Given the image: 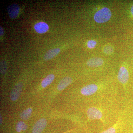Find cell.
<instances>
[{
	"mask_svg": "<svg viewBox=\"0 0 133 133\" xmlns=\"http://www.w3.org/2000/svg\"><path fill=\"white\" fill-rule=\"evenodd\" d=\"M34 29L37 33L43 34L47 32L49 29V26L44 22L37 23L34 26Z\"/></svg>",
	"mask_w": 133,
	"mask_h": 133,
	"instance_id": "obj_9",
	"label": "cell"
},
{
	"mask_svg": "<svg viewBox=\"0 0 133 133\" xmlns=\"http://www.w3.org/2000/svg\"><path fill=\"white\" fill-rule=\"evenodd\" d=\"M55 78V76L54 74H50L48 75L42 81L41 83L42 87L43 88H46L52 83Z\"/></svg>",
	"mask_w": 133,
	"mask_h": 133,
	"instance_id": "obj_11",
	"label": "cell"
},
{
	"mask_svg": "<svg viewBox=\"0 0 133 133\" xmlns=\"http://www.w3.org/2000/svg\"><path fill=\"white\" fill-rule=\"evenodd\" d=\"M73 79L71 77L67 76L62 79L57 86V89L59 91H62L72 83Z\"/></svg>",
	"mask_w": 133,
	"mask_h": 133,
	"instance_id": "obj_8",
	"label": "cell"
},
{
	"mask_svg": "<svg viewBox=\"0 0 133 133\" xmlns=\"http://www.w3.org/2000/svg\"><path fill=\"white\" fill-rule=\"evenodd\" d=\"M125 100L121 97L107 99L86 105L87 121H100L104 126L111 127L124 109Z\"/></svg>",
	"mask_w": 133,
	"mask_h": 133,
	"instance_id": "obj_1",
	"label": "cell"
},
{
	"mask_svg": "<svg viewBox=\"0 0 133 133\" xmlns=\"http://www.w3.org/2000/svg\"><path fill=\"white\" fill-rule=\"evenodd\" d=\"M132 127H133V124H132Z\"/></svg>",
	"mask_w": 133,
	"mask_h": 133,
	"instance_id": "obj_20",
	"label": "cell"
},
{
	"mask_svg": "<svg viewBox=\"0 0 133 133\" xmlns=\"http://www.w3.org/2000/svg\"><path fill=\"white\" fill-rule=\"evenodd\" d=\"M0 119H1V122H0V123H1V125L2 124V117L1 115V117H0Z\"/></svg>",
	"mask_w": 133,
	"mask_h": 133,
	"instance_id": "obj_19",
	"label": "cell"
},
{
	"mask_svg": "<svg viewBox=\"0 0 133 133\" xmlns=\"http://www.w3.org/2000/svg\"><path fill=\"white\" fill-rule=\"evenodd\" d=\"M104 64V60L99 57L90 58L86 62L87 66L90 68H97L101 67Z\"/></svg>",
	"mask_w": 133,
	"mask_h": 133,
	"instance_id": "obj_6",
	"label": "cell"
},
{
	"mask_svg": "<svg viewBox=\"0 0 133 133\" xmlns=\"http://www.w3.org/2000/svg\"><path fill=\"white\" fill-rule=\"evenodd\" d=\"M125 125V116L123 109L116 122L111 127L100 133H118L119 130H121Z\"/></svg>",
	"mask_w": 133,
	"mask_h": 133,
	"instance_id": "obj_3",
	"label": "cell"
},
{
	"mask_svg": "<svg viewBox=\"0 0 133 133\" xmlns=\"http://www.w3.org/2000/svg\"><path fill=\"white\" fill-rule=\"evenodd\" d=\"M47 120L44 118L38 120L34 125L32 129V133H41L47 126Z\"/></svg>",
	"mask_w": 133,
	"mask_h": 133,
	"instance_id": "obj_5",
	"label": "cell"
},
{
	"mask_svg": "<svg viewBox=\"0 0 133 133\" xmlns=\"http://www.w3.org/2000/svg\"><path fill=\"white\" fill-rule=\"evenodd\" d=\"M32 112V108H28L21 113L20 115V118L23 120H27L29 118Z\"/></svg>",
	"mask_w": 133,
	"mask_h": 133,
	"instance_id": "obj_12",
	"label": "cell"
},
{
	"mask_svg": "<svg viewBox=\"0 0 133 133\" xmlns=\"http://www.w3.org/2000/svg\"><path fill=\"white\" fill-rule=\"evenodd\" d=\"M28 128V126L24 123V122L20 121L17 124L16 130L18 132H20L22 130L25 131Z\"/></svg>",
	"mask_w": 133,
	"mask_h": 133,
	"instance_id": "obj_13",
	"label": "cell"
},
{
	"mask_svg": "<svg viewBox=\"0 0 133 133\" xmlns=\"http://www.w3.org/2000/svg\"><path fill=\"white\" fill-rule=\"evenodd\" d=\"M112 13L108 8H102L95 13L94 15V20L98 23L106 22L111 17Z\"/></svg>",
	"mask_w": 133,
	"mask_h": 133,
	"instance_id": "obj_2",
	"label": "cell"
},
{
	"mask_svg": "<svg viewBox=\"0 0 133 133\" xmlns=\"http://www.w3.org/2000/svg\"><path fill=\"white\" fill-rule=\"evenodd\" d=\"M23 84L20 82L17 83L12 89L10 94V99L12 101H16L19 98L22 90Z\"/></svg>",
	"mask_w": 133,
	"mask_h": 133,
	"instance_id": "obj_4",
	"label": "cell"
},
{
	"mask_svg": "<svg viewBox=\"0 0 133 133\" xmlns=\"http://www.w3.org/2000/svg\"><path fill=\"white\" fill-rule=\"evenodd\" d=\"M20 7L16 3L9 5L7 8L8 14L10 18L14 19L16 18L19 15Z\"/></svg>",
	"mask_w": 133,
	"mask_h": 133,
	"instance_id": "obj_7",
	"label": "cell"
},
{
	"mask_svg": "<svg viewBox=\"0 0 133 133\" xmlns=\"http://www.w3.org/2000/svg\"><path fill=\"white\" fill-rule=\"evenodd\" d=\"M1 74H4L6 73L7 69V65L6 63L4 60L1 62Z\"/></svg>",
	"mask_w": 133,
	"mask_h": 133,
	"instance_id": "obj_14",
	"label": "cell"
},
{
	"mask_svg": "<svg viewBox=\"0 0 133 133\" xmlns=\"http://www.w3.org/2000/svg\"><path fill=\"white\" fill-rule=\"evenodd\" d=\"M131 14H132V16H133V5H132V7H131Z\"/></svg>",
	"mask_w": 133,
	"mask_h": 133,
	"instance_id": "obj_18",
	"label": "cell"
},
{
	"mask_svg": "<svg viewBox=\"0 0 133 133\" xmlns=\"http://www.w3.org/2000/svg\"><path fill=\"white\" fill-rule=\"evenodd\" d=\"M60 51V49L59 48H55L49 50L45 53L44 56V59L45 61L52 59L58 55Z\"/></svg>",
	"mask_w": 133,
	"mask_h": 133,
	"instance_id": "obj_10",
	"label": "cell"
},
{
	"mask_svg": "<svg viewBox=\"0 0 133 133\" xmlns=\"http://www.w3.org/2000/svg\"><path fill=\"white\" fill-rule=\"evenodd\" d=\"M4 31L3 29L2 26H0V36H1L4 35Z\"/></svg>",
	"mask_w": 133,
	"mask_h": 133,
	"instance_id": "obj_17",
	"label": "cell"
},
{
	"mask_svg": "<svg viewBox=\"0 0 133 133\" xmlns=\"http://www.w3.org/2000/svg\"><path fill=\"white\" fill-rule=\"evenodd\" d=\"M97 42L94 40H90L87 42V47L89 49H94L96 45H97Z\"/></svg>",
	"mask_w": 133,
	"mask_h": 133,
	"instance_id": "obj_16",
	"label": "cell"
},
{
	"mask_svg": "<svg viewBox=\"0 0 133 133\" xmlns=\"http://www.w3.org/2000/svg\"><path fill=\"white\" fill-rule=\"evenodd\" d=\"M113 48L110 45H107L105 46L104 49V52L107 55H111L113 52Z\"/></svg>",
	"mask_w": 133,
	"mask_h": 133,
	"instance_id": "obj_15",
	"label": "cell"
}]
</instances>
